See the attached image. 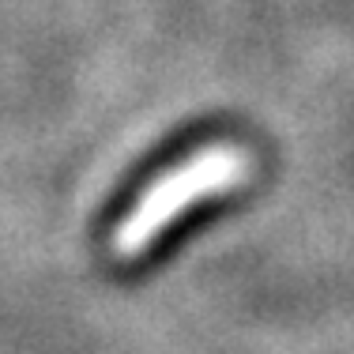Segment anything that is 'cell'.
<instances>
[{
    "label": "cell",
    "mask_w": 354,
    "mask_h": 354,
    "mask_svg": "<svg viewBox=\"0 0 354 354\" xmlns=\"http://www.w3.org/2000/svg\"><path fill=\"white\" fill-rule=\"evenodd\" d=\"M249 177V155L234 143H212V147L189 155L181 166L162 174L147 185V192L136 200L124 223L113 234V249L121 257H136L174 223L181 212H189L200 200H212L218 192L238 189Z\"/></svg>",
    "instance_id": "cell-1"
}]
</instances>
